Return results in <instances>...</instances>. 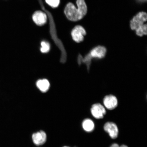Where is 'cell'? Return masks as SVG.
Returning a JSON list of instances; mask_svg holds the SVG:
<instances>
[{"label": "cell", "instance_id": "6da1fadb", "mask_svg": "<svg viewBox=\"0 0 147 147\" xmlns=\"http://www.w3.org/2000/svg\"><path fill=\"white\" fill-rule=\"evenodd\" d=\"M77 8L72 3H69L66 5L64 13L69 20L72 21L80 20L84 17L87 11V8L84 0H77Z\"/></svg>", "mask_w": 147, "mask_h": 147}, {"label": "cell", "instance_id": "5b68a950", "mask_svg": "<svg viewBox=\"0 0 147 147\" xmlns=\"http://www.w3.org/2000/svg\"><path fill=\"white\" fill-rule=\"evenodd\" d=\"M104 129L109 134L112 139H115L118 137V128L115 123L110 122H106L104 125Z\"/></svg>", "mask_w": 147, "mask_h": 147}, {"label": "cell", "instance_id": "7a4b0ae2", "mask_svg": "<svg viewBox=\"0 0 147 147\" xmlns=\"http://www.w3.org/2000/svg\"><path fill=\"white\" fill-rule=\"evenodd\" d=\"M147 15L146 13L141 12L134 16L130 22V27L133 30H137L141 28L146 24H144L147 21Z\"/></svg>", "mask_w": 147, "mask_h": 147}, {"label": "cell", "instance_id": "8992f818", "mask_svg": "<svg viewBox=\"0 0 147 147\" xmlns=\"http://www.w3.org/2000/svg\"><path fill=\"white\" fill-rule=\"evenodd\" d=\"M103 103L105 106L108 109H115L118 105V101L117 97L113 95H107L104 97Z\"/></svg>", "mask_w": 147, "mask_h": 147}, {"label": "cell", "instance_id": "ac0fdd59", "mask_svg": "<svg viewBox=\"0 0 147 147\" xmlns=\"http://www.w3.org/2000/svg\"><path fill=\"white\" fill-rule=\"evenodd\" d=\"M63 147H69L65 146H64Z\"/></svg>", "mask_w": 147, "mask_h": 147}, {"label": "cell", "instance_id": "ba28073f", "mask_svg": "<svg viewBox=\"0 0 147 147\" xmlns=\"http://www.w3.org/2000/svg\"><path fill=\"white\" fill-rule=\"evenodd\" d=\"M107 52L106 48L102 46H98L93 49L89 53L92 58L102 59L105 57Z\"/></svg>", "mask_w": 147, "mask_h": 147}, {"label": "cell", "instance_id": "5bb4252c", "mask_svg": "<svg viewBox=\"0 0 147 147\" xmlns=\"http://www.w3.org/2000/svg\"><path fill=\"white\" fill-rule=\"evenodd\" d=\"M46 3L53 8H56L60 3V0H45Z\"/></svg>", "mask_w": 147, "mask_h": 147}, {"label": "cell", "instance_id": "9a60e30c", "mask_svg": "<svg viewBox=\"0 0 147 147\" xmlns=\"http://www.w3.org/2000/svg\"><path fill=\"white\" fill-rule=\"evenodd\" d=\"M110 147H128L127 146L125 145H122L121 146H119L117 143H114L112 144Z\"/></svg>", "mask_w": 147, "mask_h": 147}, {"label": "cell", "instance_id": "9c48e42d", "mask_svg": "<svg viewBox=\"0 0 147 147\" xmlns=\"http://www.w3.org/2000/svg\"><path fill=\"white\" fill-rule=\"evenodd\" d=\"M32 19L37 25L42 26L47 22V18L46 14L41 11H37L33 14Z\"/></svg>", "mask_w": 147, "mask_h": 147}, {"label": "cell", "instance_id": "7c38bea8", "mask_svg": "<svg viewBox=\"0 0 147 147\" xmlns=\"http://www.w3.org/2000/svg\"><path fill=\"white\" fill-rule=\"evenodd\" d=\"M41 47L40 49V51L42 53H47L50 50V46L48 42L42 41L41 43Z\"/></svg>", "mask_w": 147, "mask_h": 147}, {"label": "cell", "instance_id": "52a82bcc", "mask_svg": "<svg viewBox=\"0 0 147 147\" xmlns=\"http://www.w3.org/2000/svg\"><path fill=\"white\" fill-rule=\"evenodd\" d=\"M32 139L34 144L40 146L44 144L46 142L47 136L45 131L41 130L33 134Z\"/></svg>", "mask_w": 147, "mask_h": 147}, {"label": "cell", "instance_id": "2e32d148", "mask_svg": "<svg viewBox=\"0 0 147 147\" xmlns=\"http://www.w3.org/2000/svg\"><path fill=\"white\" fill-rule=\"evenodd\" d=\"M83 58L80 55H79L78 58V62L79 64L80 65L82 63Z\"/></svg>", "mask_w": 147, "mask_h": 147}, {"label": "cell", "instance_id": "277c9868", "mask_svg": "<svg viewBox=\"0 0 147 147\" xmlns=\"http://www.w3.org/2000/svg\"><path fill=\"white\" fill-rule=\"evenodd\" d=\"M91 112L93 116L97 119L103 118L106 113L105 108L100 103L93 104L92 106Z\"/></svg>", "mask_w": 147, "mask_h": 147}, {"label": "cell", "instance_id": "30bf717a", "mask_svg": "<svg viewBox=\"0 0 147 147\" xmlns=\"http://www.w3.org/2000/svg\"><path fill=\"white\" fill-rule=\"evenodd\" d=\"M37 87L42 92H47L50 87V83L47 79L38 80L36 83Z\"/></svg>", "mask_w": 147, "mask_h": 147}, {"label": "cell", "instance_id": "8fae6325", "mask_svg": "<svg viewBox=\"0 0 147 147\" xmlns=\"http://www.w3.org/2000/svg\"><path fill=\"white\" fill-rule=\"evenodd\" d=\"M82 127L83 129L87 132L93 131L95 127L94 123L91 119H84L82 123Z\"/></svg>", "mask_w": 147, "mask_h": 147}, {"label": "cell", "instance_id": "4fadbf2b", "mask_svg": "<svg viewBox=\"0 0 147 147\" xmlns=\"http://www.w3.org/2000/svg\"><path fill=\"white\" fill-rule=\"evenodd\" d=\"M92 57L89 54H88L84 58H83L82 63H85L87 65V69L89 71L90 67Z\"/></svg>", "mask_w": 147, "mask_h": 147}, {"label": "cell", "instance_id": "e0dca14e", "mask_svg": "<svg viewBox=\"0 0 147 147\" xmlns=\"http://www.w3.org/2000/svg\"><path fill=\"white\" fill-rule=\"evenodd\" d=\"M137 1L141 2H144L146 1L147 0H137Z\"/></svg>", "mask_w": 147, "mask_h": 147}, {"label": "cell", "instance_id": "3957f363", "mask_svg": "<svg viewBox=\"0 0 147 147\" xmlns=\"http://www.w3.org/2000/svg\"><path fill=\"white\" fill-rule=\"evenodd\" d=\"M86 34L85 29L80 25L75 26L71 32L73 40L77 43H80L83 41L84 36H85Z\"/></svg>", "mask_w": 147, "mask_h": 147}]
</instances>
